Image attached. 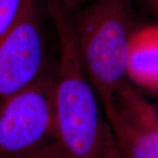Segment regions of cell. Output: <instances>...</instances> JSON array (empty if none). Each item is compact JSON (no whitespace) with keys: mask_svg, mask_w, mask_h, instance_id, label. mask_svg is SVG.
Returning a JSON list of instances; mask_svg holds the SVG:
<instances>
[{"mask_svg":"<svg viewBox=\"0 0 158 158\" xmlns=\"http://www.w3.org/2000/svg\"><path fill=\"white\" fill-rule=\"evenodd\" d=\"M55 69L0 102V158H27L56 141Z\"/></svg>","mask_w":158,"mask_h":158,"instance_id":"3957f363","label":"cell"},{"mask_svg":"<svg viewBox=\"0 0 158 158\" xmlns=\"http://www.w3.org/2000/svg\"><path fill=\"white\" fill-rule=\"evenodd\" d=\"M127 77L137 85L158 87V25L135 30L130 40Z\"/></svg>","mask_w":158,"mask_h":158,"instance_id":"8992f818","label":"cell"},{"mask_svg":"<svg viewBox=\"0 0 158 158\" xmlns=\"http://www.w3.org/2000/svg\"><path fill=\"white\" fill-rule=\"evenodd\" d=\"M23 0H0V38L15 20Z\"/></svg>","mask_w":158,"mask_h":158,"instance_id":"ba28073f","label":"cell"},{"mask_svg":"<svg viewBox=\"0 0 158 158\" xmlns=\"http://www.w3.org/2000/svg\"><path fill=\"white\" fill-rule=\"evenodd\" d=\"M104 113L122 158H158V114L129 84Z\"/></svg>","mask_w":158,"mask_h":158,"instance_id":"5b68a950","label":"cell"},{"mask_svg":"<svg viewBox=\"0 0 158 158\" xmlns=\"http://www.w3.org/2000/svg\"><path fill=\"white\" fill-rule=\"evenodd\" d=\"M90 1H92V0H90Z\"/></svg>","mask_w":158,"mask_h":158,"instance_id":"8fae6325","label":"cell"},{"mask_svg":"<svg viewBox=\"0 0 158 158\" xmlns=\"http://www.w3.org/2000/svg\"><path fill=\"white\" fill-rule=\"evenodd\" d=\"M90 0H45L48 13H58L74 20L77 12Z\"/></svg>","mask_w":158,"mask_h":158,"instance_id":"52a82bcc","label":"cell"},{"mask_svg":"<svg viewBox=\"0 0 158 158\" xmlns=\"http://www.w3.org/2000/svg\"><path fill=\"white\" fill-rule=\"evenodd\" d=\"M141 2L158 19V0H141Z\"/></svg>","mask_w":158,"mask_h":158,"instance_id":"9c48e42d","label":"cell"},{"mask_svg":"<svg viewBox=\"0 0 158 158\" xmlns=\"http://www.w3.org/2000/svg\"><path fill=\"white\" fill-rule=\"evenodd\" d=\"M73 22L81 63L105 111L127 84L130 40L135 31L132 0H92L81 7Z\"/></svg>","mask_w":158,"mask_h":158,"instance_id":"7a4b0ae2","label":"cell"},{"mask_svg":"<svg viewBox=\"0 0 158 158\" xmlns=\"http://www.w3.org/2000/svg\"><path fill=\"white\" fill-rule=\"evenodd\" d=\"M41 0H23L15 20L0 38V102L49 69Z\"/></svg>","mask_w":158,"mask_h":158,"instance_id":"277c9868","label":"cell"},{"mask_svg":"<svg viewBox=\"0 0 158 158\" xmlns=\"http://www.w3.org/2000/svg\"><path fill=\"white\" fill-rule=\"evenodd\" d=\"M51 20L59 51L54 89L57 142L68 158H122L81 63L73 21L63 17Z\"/></svg>","mask_w":158,"mask_h":158,"instance_id":"6da1fadb","label":"cell"},{"mask_svg":"<svg viewBox=\"0 0 158 158\" xmlns=\"http://www.w3.org/2000/svg\"><path fill=\"white\" fill-rule=\"evenodd\" d=\"M155 91H156V92H157V93H158V87H157V88H156V90H155Z\"/></svg>","mask_w":158,"mask_h":158,"instance_id":"30bf717a","label":"cell"}]
</instances>
